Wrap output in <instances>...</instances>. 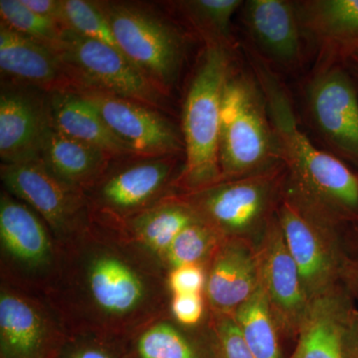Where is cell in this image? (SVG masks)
Here are the masks:
<instances>
[{"instance_id":"28","label":"cell","mask_w":358,"mask_h":358,"mask_svg":"<svg viewBox=\"0 0 358 358\" xmlns=\"http://www.w3.org/2000/svg\"><path fill=\"white\" fill-rule=\"evenodd\" d=\"M225 238L199 219L186 226L167 250L162 261L169 268L210 262Z\"/></svg>"},{"instance_id":"23","label":"cell","mask_w":358,"mask_h":358,"mask_svg":"<svg viewBox=\"0 0 358 358\" xmlns=\"http://www.w3.org/2000/svg\"><path fill=\"white\" fill-rule=\"evenodd\" d=\"M109 154L52 129L40 160L61 182L81 190L93 185L108 169Z\"/></svg>"},{"instance_id":"10","label":"cell","mask_w":358,"mask_h":358,"mask_svg":"<svg viewBox=\"0 0 358 358\" xmlns=\"http://www.w3.org/2000/svg\"><path fill=\"white\" fill-rule=\"evenodd\" d=\"M251 46L275 71L294 72L307 62L310 50L296 1L247 0L240 9Z\"/></svg>"},{"instance_id":"3","label":"cell","mask_w":358,"mask_h":358,"mask_svg":"<svg viewBox=\"0 0 358 358\" xmlns=\"http://www.w3.org/2000/svg\"><path fill=\"white\" fill-rule=\"evenodd\" d=\"M236 68L223 92L221 181L259 173L281 162L262 89L250 68Z\"/></svg>"},{"instance_id":"13","label":"cell","mask_w":358,"mask_h":358,"mask_svg":"<svg viewBox=\"0 0 358 358\" xmlns=\"http://www.w3.org/2000/svg\"><path fill=\"white\" fill-rule=\"evenodd\" d=\"M296 4L315 54L312 70L345 66L358 52V0H300Z\"/></svg>"},{"instance_id":"32","label":"cell","mask_w":358,"mask_h":358,"mask_svg":"<svg viewBox=\"0 0 358 358\" xmlns=\"http://www.w3.org/2000/svg\"><path fill=\"white\" fill-rule=\"evenodd\" d=\"M57 358H127V353L107 338H74L65 341Z\"/></svg>"},{"instance_id":"2","label":"cell","mask_w":358,"mask_h":358,"mask_svg":"<svg viewBox=\"0 0 358 358\" xmlns=\"http://www.w3.org/2000/svg\"><path fill=\"white\" fill-rule=\"evenodd\" d=\"M235 52L205 46L186 94L182 112L185 162L173 187L197 192L221 181L219 159L224 88L233 72Z\"/></svg>"},{"instance_id":"21","label":"cell","mask_w":358,"mask_h":358,"mask_svg":"<svg viewBox=\"0 0 358 358\" xmlns=\"http://www.w3.org/2000/svg\"><path fill=\"white\" fill-rule=\"evenodd\" d=\"M49 103L52 126L59 133L100 148L114 159L136 157L133 150L113 133L93 103L80 94L54 93Z\"/></svg>"},{"instance_id":"16","label":"cell","mask_w":358,"mask_h":358,"mask_svg":"<svg viewBox=\"0 0 358 358\" xmlns=\"http://www.w3.org/2000/svg\"><path fill=\"white\" fill-rule=\"evenodd\" d=\"M52 129L49 101L25 90H2L0 157L3 164L40 159Z\"/></svg>"},{"instance_id":"22","label":"cell","mask_w":358,"mask_h":358,"mask_svg":"<svg viewBox=\"0 0 358 358\" xmlns=\"http://www.w3.org/2000/svg\"><path fill=\"white\" fill-rule=\"evenodd\" d=\"M0 240L4 251L28 268H44L52 259V244L43 223L31 208L2 194Z\"/></svg>"},{"instance_id":"11","label":"cell","mask_w":358,"mask_h":358,"mask_svg":"<svg viewBox=\"0 0 358 358\" xmlns=\"http://www.w3.org/2000/svg\"><path fill=\"white\" fill-rule=\"evenodd\" d=\"M76 93L93 103L113 133L136 157L180 155L185 152L178 129L154 108L90 87Z\"/></svg>"},{"instance_id":"19","label":"cell","mask_w":358,"mask_h":358,"mask_svg":"<svg viewBox=\"0 0 358 358\" xmlns=\"http://www.w3.org/2000/svg\"><path fill=\"white\" fill-rule=\"evenodd\" d=\"M64 343L32 303L2 289L0 358H57Z\"/></svg>"},{"instance_id":"27","label":"cell","mask_w":358,"mask_h":358,"mask_svg":"<svg viewBox=\"0 0 358 358\" xmlns=\"http://www.w3.org/2000/svg\"><path fill=\"white\" fill-rule=\"evenodd\" d=\"M126 353L127 358H212L207 338H190L166 322L143 329Z\"/></svg>"},{"instance_id":"5","label":"cell","mask_w":358,"mask_h":358,"mask_svg":"<svg viewBox=\"0 0 358 358\" xmlns=\"http://www.w3.org/2000/svg\"><path fill=\"white\" fill-rule=\"evenodd\" d=\"M275 214L308 300L343 285L350 288L357 262L343 251L339 230L308 215L284 195Z\"/></svg>"},{"instance_id":"12","label":"cell","mask_w":358,"mask_h":358,"mask_svg":"<svg viewBox=\"0 0 358 358\" xmlns=\"http://www.w3.org/2000/svg\"><path fill=\"white\" fill-rule=\"evenodd\" d=\"M7 192L37 212L52 230L65 235L76 228L84 208V195L61 182L40 159L1 164Z\"/></svg>"},{"instance_id":"1","label":"cell","mask_w":358,"mask_h":358,"mask_svg":"<svg viewBox=\"0 0 358 358\" xmlns=\"http://www.w3.org/2000/svg\"><path fill=\"white\" fill-rule=\"evenodd\" d=\"M250 70L265 96L286 169L284 197L320 222L341 229L358 224V173L343 160L315 145L301 128L291 92L272 66L244 45Z\"/></svg>"},{"instance_id":"18","label":"cell","mask_w":358,"mask_h":358,"mask_svg":"<svg viewBox=\"0 0 358 358\" xmlns=\"http://www.w3.org/2000/svg\"><path fill=\"white\" fill-rule=\"evenodd\" d=\"M0 68L49 93L75 92L77 83L57 51L0 22Z\"/></svg>"},{"instance_id":"36","label":"cell","mask_w":358,"mask_h":358,"mask_svg":"<svg viewBox=\"0 0 358 358\" xmlns=\"http://www.w3.org/2000/svg\"><path fill=\"white\" fill-rule=\"evenodd\" d=\"M343 357L358 358V310L353 312L343 334Z\"/></svg>"},{"instance_id":"7","label":"cell","mask_w":358,"mask_h":358,"mask_svg":"<svg viewBox=\"0 0 358 358\" xmlns=\"http://www.w3.org/2000/svg\"><path fill=\"white\" fill-rule=\"evenodd\" d=\"M120 50L162 91L176 83L185 59V38L174 26L134 4L98 2Z\"/></svg>"},{"instance_id":"6","label":"cell","mask_w":358,"mask_h":358,"mask_svg":"<svg viewBox=\"0 0 358 358\" xmlns=\"http://www.w3.org/2000/svg\"><path fill=\"white\" fill-rule=\"evenodd\" d=\"M303 114L320 148L358 169V91L345 66L310 71Z\"/></svg>"},{"instance_id":"26","label":"cell","mask_w":358,"mask_h":358,"mask_svg":"<svg viewBox=\"0 0 358 358\" xmlns=\"http://www.w3.org/2000/svg\"><path fill=\"white\" fill-rule=\"evenodd\" d=\"M242 0H187L178 2L185 20L192 25L205 46H219L237 51V40L232 32V20L240 11Z\"/></svg>"},{"instance_id":"30","label":"cell","mask_w":358,"mask_h":358,"mask_svg":"<svg viewBox=\"0 0 358 358\" xmlns=\"http://www.w3.org/2000/svg\"><path fill=\"white\" fill-rule=\"evenodd\" d=\"M1 22L57 51L63 28L57 21L33 13L21 0H0Z\"/></svg>"},{"instance_id":"37","label":"cell","mask_w":358,"mask_h":358,"mask_svg":"<svg viewBox=\"0 0 358 358\" xmlns=\"http://www.w3.org/2000/svg\"><path fill=\"white\" fill-rule=\"evenodd\" d=\"M345 67L348 71V73H350L353 81H355L358 91V52L352 58L348 59V62L345 64Z\"/></svg>"},{"instance_id":"34","label":"cell","mask_w":358,"mask_h":358,"mask_svg":"<svg viewBox=\"0 0 358 358\" xmlns=\"http://www.w3.org/2000/svg\"><path fill=\"white\" fill-rule=\"evenodd\" d=\"M171 313L178 324L195 327L203 317L205 306L202 294H173Z\"/></svg>"},{"instance_id":"4","label":"cell","mask_w":358,"mask_h":358,"mask_svg":"<svg viewBox=\"0 0 358 358\" xmlns=\"http://www.w3.org/2000/svg\"><path fill=\"white\" fill-rule=\"evenodd\" d=\"M287 173L278 162L259 173L219 181L178 196L200 221L223 238H240L258 243L277 213L284 195Z\"/></svg>"},{"instance_id":"17","label":"cell","mask_w":358,"mask_h":358,"mask_svg":"<svg viewBox=\"0 0 358 358\" xmlns=\"http://www.w3.org/2000/svg\"><path fill=\"white\" fill-rule=\"evenodd\" d=\"M260 287L257 244L225 238L209 262L205 296L214 313H232Z\"/></svg>"},{"instance_id":"15","label":"cell","mask_w":358,"mask_h":358,"mask_svg":"<svg viewBox=\"0 0 358 358\" xmlns=\"http://www.w3.org/2000/svg\"><path fill=\"white\" fill-rule=\"evenodd\" d=\"M179 157H138L103 181L99 187V204L127 219L157 203L178 178Z\"/></svg>"},{"instance_id":"8","label":"cell","mask_w":358,"mask_h":358,"mask_svg":"<svg viewBox=\"0 0 358 358\" xmlns=\"http://www.w3.org/2000/svg\"><path fill=\"white\" fill-rule=\"evenodd\" d=\"M57 52L76 81V91L90 87L154 109L164 103L166 92L120 49L63 28Z\"/></svg>"},{"instance_id":"39","label":"cell","mask_w":358,"mask_h":358,"mask_svg":"<svg viewBox=\"0 0 358 358\" xmlns=\"http://www.w3.org/2000/svg\"><path fill=\"white\" fill-rule=\"evenodd\" d=\"M355 233H357V238H358V224L357 226H355Z\"/></svg>"},{"instance_id":"33","label":"cell","mask_w":358,"mask_h":358,"mask_svg":"<svg viewBox=\"0 0 358 358\" xmlns=\"http://www.w3.org/2000/svg\"><path fill=\"white\" fill-rule=\"evenodd\" d=\"M207 272L202 265H187L171 268L169 287L173 294H202L205 291Z\"/></svg>"},{"instance_id":"25","label":"cell","mask_w":358,"mask_h":358,"mask_svg":"<svg viewBox=\"0 0 358 358\" xmlns=\"http://www.w3.org/2000/svg\"><path fill=\"white\" fill-rule=\"evenodd\" d=\"M231 315L257 357L288 358L282 352L281 331L261 282L255 293Z\"/></svg>"},{"instance_id":"14","label":"cell","mask_w":358,"mask_h":358,"mask_svg":"<svg viewBox=\"0 0 358 358\" xmlns=\"http://www.w3.org/2000/svg\"><path fill=\"white\" fill-rule=\"evenodd\" d=\"M84 289L96 312L112 320L129 319L148 303L145 277L124 257L107 249L88 257Z\"/></svg>"},{"instance_id":"24","label":"cell","mask_w":358,"mask_h":358,"mask_svg":"<svg viewBox=\"0 0 358 358\" xmlns=\"http://www.w3.org/2000/svg\"><path fill=\"white\" fill-rule=\"evenodd\" d=\"M127 219L136 241L162 260L179 233L199 218L178 195H171Z\"/></svg>"},{"instance_id":"31","label":"cell","mask_w":358,"mask_h":358,"mask_svg":"<svg viewBox=\"0 0 358 358\" xmlns=\"http://www.w3.org/2000/svg\"><path fill=\"white\" fill-rule=\"evenodd\" d=\"M212 358H258L229 313H214L208 336Z\"/></svg>"},{"instance_id":"20","label":"cell","mask_w":358,"mask_h":358,"mask_svg":"<svg viewBox=\"0 0 358 358\" xmlns=\"http://www.w3.org/2000/svg\"><path fill=\"white\" fill-rule=\"evenodd\" d=\"M348 286L310 301V308L288 358H345L343 334L355 308Z\"/></svg>"},{"instance_id":"9","label":"cell","mask_w":358,"mask_h":358,"mask_svg":"<svg viewBox=\"0 0 358 358\" xmlns=\"http://www.w3.org/2000/svg\"><path fill=\"white\" fill-rule=\"evenodd\" d=\"M257 250L261 286L282 336L296 341L310 301L298 266L287 246L277 214L257 243Z\"/></svg>"},{"instance_id":"35","label":"cell","mask_w":358,"mask_h":358,"mask_svg":"<svg viewBox=\"0 0 358 358\" xmlns=\"http://www.w3.org/2000/svg\"><path fill=\"white\" fill-rule=\"evenodd\" d=\"M21 1L33 13L44 17L51 18L59 23L62 0H21Z\"/></svg>"},{"instance_id":"38","label":"cell","mask_w":358,"mask_h":358,"mask_svg":"<svg viewBox=\"0 0 358 358\" xmlns=\"http://www.w3.org/2000/svg\"><path fill=\"white\" fill-rule=\"evenodd\" d=\"M352 292L358 294V263L357 262V268H355V278L352 284Z\"/></svg>"},{"instance_id":"29","label":"cell","mask_w":358,"mask_h":358,"mask_svg":"<svg viewBox=\"0 0 358 358\" xmlns=\"http://www.w3.org/2000/svg\"><path fill=\"white\" fill-rule=\"evenodd\" d=\"M59 23L65 29L119 49L114 34L98 2L62 0Z\"/></svg>"}]
</instances>
